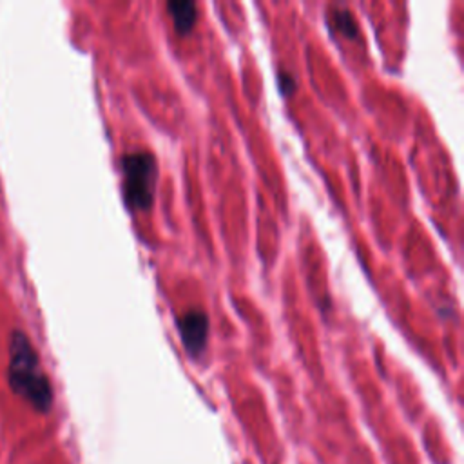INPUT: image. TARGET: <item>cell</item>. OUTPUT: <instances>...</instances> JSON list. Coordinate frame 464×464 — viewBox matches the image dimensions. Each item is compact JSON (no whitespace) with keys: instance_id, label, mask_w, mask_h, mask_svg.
Listing matches in <instances>:
<instances>
[{"instance_id":"obj_5","label":"cell","mask_w":464,"mask_h":464,"mask_svg":"<svg viewBox=\"0 0 464 464\" xmlns=\"http://www.w3.org/2000/svg\"><path fill=\"white\" fill-rule=\"evenodd\" d=\"M330 18L335 25V29L344 34L346 38H357L359 34V27H357V20L352 14L350 9L346 7H334L330 13Z\"/></svg>"},{"instance_id":"obj_6","label":"cell","mask_w":464,"mask_h":464,"mask_svg":"<svg viewBox=\"0 0 464 464\" xmlns=\"http://www.w3.org/2000/svg\"><path fill=\"white\" fill-rule=\"evenodd\" d=\"M277 80H279V87H281L283 92H286V94L294 92V89H295V78H294V74H292L290 71H281L279 76H277Z\"/></svg>"},{"instance_id":"obj_3","label":"cell","mask_w":464,"mask_h":464,"mask_svg":"<svg viewBox=\"0 0 464 464\" xmlns=\"http://www.w3.org/2000/svg\"><path fill=\"white\" fill-rule=\"evenodd\" d=\"M176 326L185 350L192 357L201 355L208 339V328H210L208 315L199 308H192L178 317Z\"/></svg>"},{"instance_id":"obj_4","label":"cell","mask_w":464,"mask_h":464,"mask_svg":"<svg viewBox=\"0 0 464 464\" xmlns=\"http://www.w3.org/2000/svg\"><path fill=\"white\" fill-rule=\"evenodd\" d=\"M167 11L178 34H187L192 31L198 20V5L192 0H169Z\"/></svg>"},{"instance_id":"obj_1","label":"cell","mask_w":464,"mask_h":464,"mask_svg":"<svg viewBox=\"0 0 464 464\" xmlns=\"http://www.w3.org/2000/svg\"><path fill=\"white\" fill-rule=\"evenodd\" d=\"M7 381L11 390L29 402L36 411L47 413L53 406V388L42 370L38 353L29 337L14 330L9 337Z\"/></svg>"},{"instance_id":"obj_2","label":"cell","mask_w":464,"mask_h":464,"mask_svg":"<svg viewBox=\"0 0 464 464\" xmlns=\"http://www.w3.org/2000/svg\"><path fill=\"white\" fill-rule=\"evenodd\" d=\"M123 172V196L130 210H149L154 201L158 165L149 150L125 152L120 160Z\"/></svg>"}]
</instances>
